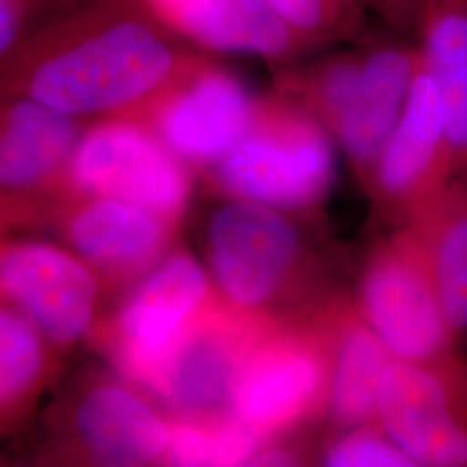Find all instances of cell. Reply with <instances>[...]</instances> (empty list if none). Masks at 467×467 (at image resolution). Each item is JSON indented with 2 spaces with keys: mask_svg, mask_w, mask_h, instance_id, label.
<instances>
[{
  "mask_svg": "<svg viewBox=\"0 0 467 467\" xmlns=\"http://www.w3.org/2000/svg\"><path fill=\"white\" fill-rule=\"evenodd\" d=\"M208 54L139 0H65L0 59L2 92L78 119L140 118Z\"/></svg>",
  "mask_w": 467,
  "mask_h": 467,
  "instance_id": "obj_1",
  "label": "cell"
},
{
  "mask_svg": "<svg viewBox=\"0 0 467 467\" xmlns=\"http://www.w3.org/2000/svg\"><path fill=\"white\" fill-rule=\"evenodd\" d=\"M418 71L412 38L388 30L281 67L277 87L317 118L357 173L368 179Z\"/></svg>",
  "mask_w": 467,
  "mask_h": 467,
  "instance_id": "obj_2",
  "label": "cell"
},
{
  "mask_svg": "<svg viewBox=\"0 0 467 467\" xmlns=\"http://www.w3.org/2000/svg\"><path fill=\"white\" fill-rule=\"evenodd\" d=\"M336 150L317 118L279 90L258 99L250 130L212 168L218 185L241 200L303 210L329 192Z\"/></svg>",
  "mask_w": 467,
  "mask_h": 467,
  "instance_id": "obj_3",
  "label": "cell"
},
{
  "mask_svg": "<svg viewBox=\"0 0 467 467\" xmlns=\"http://www.w3.org/2000/svg\"><path fill=\"white\" fill-rule=\"evenodd\" d=\"M360 317L399 360H431L453 351L451 331L426 250L405 225L372 254L360 283Z\"/></svg>",
  "mask_w": 467,
  "mask_h": 467,
  "instance_id": "obj_4",
  "label": "cell"
},
{
  "mask_svg": "<svg viewBox=\"0 0 467 467\" xmlns=\"http://www.w3.org/2000/svg\"><path fill=\"white\" fill-rule=\"evenodd\" d=\"M187 165L142 119L102 118L85 129L65 173L85 194L129 201L171 218L191 192Z\"/></svg>",
  "mask_w": 467,
  "mask_h": 467,
  "instance_id": "obj_5",
  "label": "cell"
},
{
  "mask_svg": "<svg viewBox=\"0 0 467 467\" xmlns=\"http://www.w3.org/2000/svg\"><path fill=\"white\" fill-rule=\"evenodd\" d=\"M378 422L416 466H467V366L453 351L431 360L393 358Z\"/></svg>",
  "mask_w": 467,
  "mask_h": 467,
  "instance_id": "obj_6",
  "label": "cell"
},
{
  "mask_svg": "<svg viewBox=\"0 0 467 467\" xmlns=\"http://www.w3.org/2000/svg\"><path fill=\"white\" fill-rule=\"evenodd\" d=\"M256 106L243 80L208 54L137 119L189 165L213 167L250 130Z\"/></svg>",
  "mask_w": 467,
  "mask_h": 467,
  "instance_id": "obj_7",
  "label": "cell"
},
{
  "mask_svg": "<svg viewBox=\"0 0 467 467\" xmlns=\"http://www.w3.org/2000/svg\"><path fill=\"white\" fill-rule=\"evenodd\" d=\"M298 229L277 208L231 201L208 225V258L222 293L237 306L256 308L275 296L298 262Z\"/></svg>",
  "mask_w": 467,
  "mask_h": 467,
  "instance_id": "obj_8",
  "label": "cell"
},
{
  "mask_svg": "<svg viewBox=\"0 0 467 467\" xmlns=\"http://www.w3.org/2000/svg\"><path fill=\"white\" fill-rule=\"evenodd\" d=\"M457 173L443 100L431 77L419 71L395 130L368 182L405 223L418 215Z\"/></svg>",
  "mask_w": 467,
  "mask_h": 467,
  "instance_id": "obj_9",
  "label": "cell"
},
{
  "mask_svg": "<svg viewBox=\"0 0 467 467\" xmlns=\"http://www.w3.org/2000/svg\"><path fill=\"white\" fill-rule=\"evenodd\" d=\"M329 379L331 350L326 339L284 336L250 351L229 409L254 433H274L326 405Z\"/></svg>",
  "mask_w": 467,
  "mask_h": 467,
  "instance_id": "obj_10",
  "label": "cell"
},
{
  "mask_svg": "<svg viewBox=\"0 0 467 467\" xmlns=\"http://www.w3.org/2000/svg\"><path fill=\"white\" fill-rule=\"evenodd\" d=\"M0 281L4 295L50 341L69 345L87 333L98 283L75 256L42 243H13L2 251Z\"/></svg>",
  "mask_w": 467,
  "mask_h": 467,
  "instance_id": "obj_11",
  "label": "cell"
},
{
  "mask_svg": "<svg viewBox=\"0 0 467 467\" xmlns=\"http://www.w3.org/2000/svg\"><path fill=\"white\" fill-rule=\"evenodd\" d=\"M208 279L189 254H175L129 301L118 320V362L135 381L150 383L170 347L200 310Z\"/></svg>",
  "mask_w": 467,
  "mask_h": 467,
  "instance_id": "obj_12",
  "label": "cell"
},
{
  "mask_svg": "<svg viewBox=\"0 0 467 467\" xmlns=\"http://www.w3.org/2000/svg\"><path fill=\"white\" fill-rule=\"evenodd\" d=\"M250 351L233 324L196 312L146 386L181 414L210 416L231 407L234 384Z\"/></svg>",
  "mask_w": 467,
  "mask_h": 467,
  "instance_id": "obj_13",
  "label": "cell"
},
{
  "mask_svg": "<svg viewBox=\"0 0 467 467\" xmlns=\"http://www.w3.org/2000/svg\"><path fill=\"white\" fill-rule=\"evenodd\" d=\"M82 119L26 96H4L0 123V182L21 191L67 171L84 134Z\"/></svg>",
  "mask_w": 467,
  "mask_h": 467,
  "instance_id": "obj_14",
  "label": "cell"
},
{
  "mask_svg": "<svg viewBox=\"0 0 467 467\" xmlns=\"http://www.w3.org/2000/svg\"><path fill=\"white\" fill-rule=\"evenodd\" d=\"M75 430L102 464L139 466L167 451L171 430L160 414L123 386L102 384L77 407Z\"/></svg>",
  "mask_w": 467,
  "mask_h": 467,
  "instance_id": "obj_15",
  "label": "cell"
},
{
  "mask_svg": "<svg viewBox=\"0 0 467 467\" xmlns=\"http://www.w3.org/2000/svg\"><path fill=\"white\" fill-rule=\"evenodd\" d=\"M410 38L443 100L457 171H467V0H418Z\"/></svg>",
  "mask_w": 467,
  "mask_h": 467,
  "instance_id": "obj_16",
  "label": "cell"
},
{
  "mask_svg": "<svg viewBox=\"0 0 467 467\" xmlns=\"http://www.w3.org/2000/svg\"><path fill=\"white\" fill-rule=\"evenodd\" d=\"M405 225L426 250L445 316L459 337L467 333V171H457Z\"/></svg>",
  "mask_w": 467,
  "mask_h": 467,
  "instance_id": "obj_17",
  "label": "cell"
},
{
  "mask_svg": "<svg viewBox=\"0 0 467 467\" xmlns=\"http://www.w3.org/2000/svg\"><path fill=\"white\" fill-rule=\"evenodd\" d=\"M67 234L75 250L90 264L115 270L148 264L167 241L163 217L115 198L85 204L71 218Z\"/></svg>",
  "mask_w": 467,
  "mask_h": 467,
  "instance_id": "obj_18",
  "label": "cell"
},
{
  "mask_svg": "<svg viewBox=\"0 0 467 467\" xmlns=\"http://www.w3.org/2000/svg\"><path fill=\"white\" fill-rule=\"evenodd\" d=\"M333 336L326 407L343 428L368 424L378 419L381 383L393 357L362 317L339 318Z\"/></svg>",
  "mask_w": 467,
  "mask_h": 467,
  "instance_id": "obj_19",
  "label": "cell"
},
{
  "mask_svg": "<svg viewBox=\"0 0 467 467\" xmlns=\"http://www.w3.org/2000/svg\"><path fill=\"white\" fill-rule=\"evenodd\" d=\"M274 13L316 50L331 49L366 34L368 0H267Z\"/></svg>",
  "mask_w": 467,
  "mask_h": 467,
  "instance_id": "obj_20",
  "label": "cell"
},
{
  "mask_svg": "<svg viewBox=\"0 0 467 467\" xmlns=\"http://www.w3.org/2000/svg\"><path fill=\"white\" fill-rule=\"evenodd\" d=\"M36 327L11 308L0 312V399L7 407L35 383L42 364Z\"/></svg>",
  "mask_w": 467,
  "mask_h": 467,
  "instance_id": "obj_21",
  "label": "cell"
},
{
  "mask_svg": "<svg viewBox=\"0 0 467 467\" xmlns=\"http://www.w3.org/2000/svg\"><path fill=\"white\" fill-rule=\"evenodd\" d=\"M331 445L324 464L329 467H416L414 461L401 451L378 422V428L360 424L350 428Z\"/></svg>",
  "mask_w": 467,
  "mask_h": 467,
  "instance_id": "obj_22",
  "label": "cell"
},
{
  "mask_svg": "<svg viewBox=\"0 0 467 467\" xmlns=\"http://www.w3.org/2000/svg\"><path fill=\"white\" fill-rule=\"evenodd\" d=\"M65 0H0V59Z\"/></svg>",
  "mask_w": 467,
  "mask_h": 467,
  "instance_id": "obj_23",
  "label": "cell"
},
{
  "mask_svg": "<svg viewBox=\"0 0 467 467\" xmlns=\"http://www.w3.org/2000/svg\"><path fill=\"white\" fill-rule=\"evenodd\" d=\"M258 436L246 424L233 419L210 431V466L251 464L258 449Z\"/></svg>",
  "mask_w": 467,
  "mask_h": 467,
  "instance_id": "obj_24",
  "label": "cell"
},
{
  "mask_svg": "<svg viewBox=\"0 0 467 467\" xmlns=\"http://www.w3.org/2000/svg\"><path fill=\"white\" fill-rule=\"evenodd\" d=\"M210 431L194 422H181L171 428L167 459L173 466H210Z\"/></svg>",
  "mask_w": 467,
  "mask_h": 467,
  "instance_id": "obj_25",
  "label": "cell"
},
{
  "mask_svg": "<svg viewBox=\"0 0 467 467\" xmlns=\"http://www.w3.org/2000/svg\"><path fill=\"white\" fill-rule=\"evenodd\" d=\"M372 15L379 17L388 30L410 36L418 0H368Z\"/></svg>",
  "mask_w": 467,
  "mask_h": 467,
  "instance_id": "obj_26",
  "label": "cell"
},
{
  "mask_svg": "<svg viewBox=\"0 0 467 467\" xmlns=\"http://www.w3.org/2000/svg\"><path fill=\"white\" fill-rule=\"evenodd\" d=\"M150 15L158 17L173 34L210 0H139ZM182 38V36H181Z\"/></svg>",
  "mask_w": 467,
  "mask_h": 467,
  "instance_id": "obj_27",
  "label": "cell"
},
{
  "mask_svg": "<svg viewBox=\"0 0 467 467\" xmlns=\"http://www.w3.org/2000/svg\"><path fill=\"white\" fill-rule=\"evenodd\" d=\"M253 466H291L295 464V457L287 451H267L260 455H254L251 461Z\"/></svg>",
  "mask_w": 467,
  "mask_h": 467,
  "instance_id": "obj_28",
  "label": "cell"
}]
</instances>
